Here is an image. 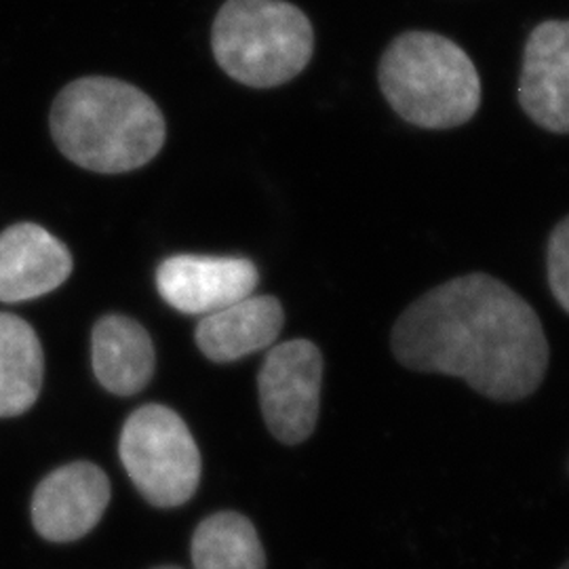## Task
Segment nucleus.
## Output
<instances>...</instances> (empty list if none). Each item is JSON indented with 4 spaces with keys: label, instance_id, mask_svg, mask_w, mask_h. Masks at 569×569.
Masks as SVG:
<instances>
[{
    "label": "nucleus",
    "instance_id": "nucleus-8",
    "mask_svg": "<svg viewBox=\"0 0 569 569\" xmlns=\"http://www.w3.org/2000/svg\"><path fill=\"white\" fill-rule=\"evenodd\" d=\"M260 272L247 258L173 256L157 270L164 302L183 315H211L253 293Z\"/></svg>",
    "mask_w": 569,
    "mask_h": 569
},
{
    "label": "nucleus",
    "instance_id": "nucleus-11",
    "mask_svg": "<svg viewBox=\"0 0 569 569\" xmlns=\"http://www.w3.org/2000/svg\"><path fill=\"white\" fill-rule=\"evenodd\" d=\"M283 323V306L277 298L247 296L204 315L197 327V345L213 363H232L274 345Z\"/></svg>",
    "mask_w": 569,
    "mask_h": 569
},
{
    "label": "nucleus",
    "instance_id": "nucleus-4",
    "mask_svg": "<svg viewBox=\"0 0 569 569\" xmlns=\"http://www.w3.org/2000/svg\"><path fill=\"white\" fill-rule=\"evenodd\" d=\"M213 56L228 77L256 89L296 79L315 53V30L287 0H226L211 32Z\"/></svg>",
    "mask_w": 569,
    "mask_h": 569
},
{
    "label": "nucleus",
    "instance_id": "nucleus-14",
    "mask_svg": "<svg viewBox=\"0 0 569 569\" xmlns=\"http://www.w3.org/2000/svg\"><path fill=\"white\" fill-rule=\"evenodd\" d=\"M194 569H266L258 529L239 512H218L204 519L192 536Z\"/></svg>",
    "mask_w": 569,
    "mask_h": 569
},
{
    "label": "nucleus",
    "instance_id": "nucleus-1",
    "mask_svg": "<svg viewBox=\"0 0 569 569\" xmlns=\"http://www.w3.org/2000/svg\"><path fill=\"white\" fill-rule=\"evenodd\" d=\"M390 348L411 371L460 378L505 403L533 395L550 359L536 310L483 272L437 284L407 306L392 327Z\"/></svg>",
    "mask_w": 569,
    "mask_h": 569
},
{
    "label": "nucleus",
    "instance_id": "nucleus-6",
    "mask_svg": "<svg viewBox=\"0 0 569 569\" xmlns=\"http://www.w3.org/2000/svg\"><path fill=\"white\" fill-rule=\"evenodd\" d=\"M323 355L310 340L272 346L258 373L266 427L283 446H300L315 432L321 411Z\"/></svg>",
    "mask_w": 569,
    "mask_h": 569
},
{
    "label": "nucleus",
    "instance_id": "nucleus-16",
    "mask_svg": "<svg viewBox=\"0 0 569 569\" xmlns=\"http://www.w3.org/2000/svg\"><path fill=\"white\" fill-rule=\"evenodd\" d=\"M561 569H569V561H568V563H566V566H563V568H561Z\"/></svg>",
    "mask_w": 569,
    "mask_h": 569
},
{
    "label": "nucleus",
    "instance_id": "nucleus-3",
    "mask_svg": "<svg viewBox=\"0 0 569 569\" xmlns=\"http://www.w3.org/2000/svg\"><path fill=\"white\" fill-rule=\"evenodd\" d=\"M390 108L420 129H453L481 106V79L467 51L437 32L409 30L390 42L378 66Z\"/></svg>",
    "mask_w": 569,
    "mask_h": 569
},
{
    "label": "nucleus",
    "instance_id": "nucleus-2",
    "mask_svg": "<svg viewBox=\"0 0 569 569\" xmlns=\"http://www.w3.org/2000/svg\"><path fill=\"white\" fill-rule=\"evenodd\" d=\"M51 136L61 154L96 173H127L163 148L159 106L129 82L87 77L63 87L51 108Z\"/></svg>",
    "mask_w": 569,
    "mask_h": 569
},
{
    "label": "nucleus",
    "instance_id": "nucleus-12",
    "mask_svg": "<svg viewBox=\"0 0 569 569\" xmlns=\"http://www.w3.org/2000/svg\"><path fill=\"white\" fill-rule=\"evenodd\" d=\"M93 371L106 390L131 397L148 387L154 373V345L138 321L108 315L91 333Z\"/></svg>",
    "mask_w": 569,
    "mask_h": 569
},
{
    "label": "nucleus",
    "instance_id": "nucleus-15",
    "mask_svg": "<svg viewBox=\"0 0 569 569\" xmlns=\"http://www.w3.org/2000/svg\"><path fill=\"white\" fill-rule=\"evenodd\" d=\"M547 272L557 305L569 315V216L550 232L547 247Z\"/></svg>",
    "mask_w": 569,
    "mask_h": 569
},
{
    "label": "nucleus",
    "instance_id": "nucleus-13",
    "mask_svg": "<svg viewBox=\"0 0 569 569\" xmlns=\"http://www.w3.org/2000/svg\"><path fill=\"white\" fill-rule=\"evenodd\" d=\"M42 376L39 336L20 317L0 312V418H16L37 403Z\"/></svg>",
    "mask_w": 569,
    "mask_h": 569
},
{
    "label": "nucleus",
    "instance_id": "nucleus-5",
    "mask_svg": "<svg viewBox=\"0 0 569 569\" xmlns=\"http://www.w3.org/2000/svg\"><path fill=\"white\" fill-rule=\"evenodd\" d=\"M122 467L143 498L161 509L186 505L201 481V453L190 428L164 406H143L122 427Z\"/></svg>",
    "mask_w": 569,
    "mask_h": 569
},
{
    "label": "nucleus",
    "instance_id": "nucleus-7",
    "mask_svg": "<svg viewBox=\"0 0 569 569\" xmlns=\"http://www.w3.org/2000/svg\"><path fill=\"white\" fill-rule=\"evenodd\" d=\"M110 481L102 468L74 462L42 479L32 498V523L44 540L74 542L102 519Z\"/></svg>",
    "mask_w": 569,
    "mask_h": 569
},
{
    "label": "nucleus",
    "instance_id": "nucleus-9",
    "mask_svg": "<svg viewBox=\"0 0 569 569\" xmlns=\"http://www.w3.org/2000/svg\"><path fill=\"white\" fill-rule=\"evenodd\" d=\"M519 103L538 127L569 133V20L542 21L526 42Z\"/></svg>",
    "mask_w": 569,
    "mask_h": 569
},
{
    "label": "nucleus",
    "instance_id": "nucleus-17",
    "mask_svg": "<svg viewBox=\"0 0 569 569\" xmlns=\"http://www.w3.org/2000/svg\"><path fill=\"white\" fill-rule=\"evenodd\" d=\"M157 569H180V568H157Z\"/></svg>",
    "mask_w": 569,
    "mask_h": 569
},
{
    "label": "nucleus",
    "instance_id": "nucleus-10",
    "mask_svg": "<svg viewBox=\"0 0 569 569\" xmlns=\"http://www.w3.org/2000/svg\"><path fill=\"white\" fill-rule=\"evenodd\" d=\"M72 272V256L60 239L37 224L0 232V302H26L51 293Z\"/></svg>",
    "mask_w": 569,
    "mask_h": 569
}]
</instances>
